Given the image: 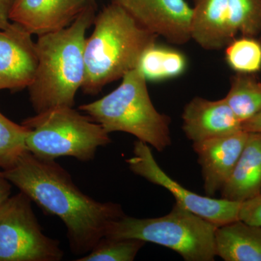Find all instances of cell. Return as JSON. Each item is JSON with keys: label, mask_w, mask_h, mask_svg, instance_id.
Wrapping results in <instances>:
<instances>
[{"label": "cell", "mask_w": 261, "mask_h": 261, "mask_svg": "<svg viewBox=\"0 0 261 261\" xmlns=\"http://www.w3.org/2000/svg\"><path fill=\"white\" fill-rule=\"evenodd\" d=\"M3 172L44 212L63 221L75 255L89 253L104 238L108 224L125 215L121 205L98 202L83 193L56 161L40 159L28 150Z\"/></svg>", "instance_id": "6da1fadb"}, {"label": "cell", "mask_w": 261, "mask_h": 261, "mask_svg": "<svg viewBox=\"0 0 261 261\" xmlns=\"http://www.w3.org/2000/svg\"><path fill=\"white\" fill-rule=\"evenodd\" d=\"M95 10L93 2L69 27L38 36L37 69L28 87L37 113L61 106L73 107L85 76L86 33L94 23Z\"/></svg>", "instance_id": "7a4b0ae2"}, {"label": "cell", "mask_w": 261, "mask_h": 261, "mask_svg": "<svg viewBox=\"0 0 261 261\" xmlns=\"http://www.w3.org/2000/svg\"><path fill=\"white\" fill-rule=\"evenodd\" d=\"M92 35L84 47V92L95 95L135 69L142 53L154 44L157 36L140 25L121 5L105 7L94 21Z\"/></svg>", "instance_id": "3957f363"}, {"label": "cell", "mask_w": 261, "mask_h": 261, "mask_svg": "<svg viewBox=\"0 0 261 261\" xmlns=\"http://www.w3.org/2000/svg\"><path fill=\"white\" fill-rule=\"evenodd\" d=\"M79 109L104 129L126 132L162 152L171 144V119L152 104L147 80L138 68L130 70L112 92Z\"/></svg>", "instance_id": "277c9868"}, {"label": "cell", "mask_w": 261, "mask_h": 261, "mask_svg": "<svg viewBox=\"0 0 261 261\" xmlns=\"http://www.w3.org/2000/svg\"><path fill=\"white\" fill-rule=\"evenodd\" d=\"M217 226L176 202L169 214L154 219L126 216L111 221L105 237L136 239L168 247L187 261H213Z\"/></svg>", "instance_id": "5b68a950"}, {"label": "cell", "mask_w": 261, "mask_h": 261, "mask_svg": "<svg viewBox=\"0 0 261 261\" xmlns=\"http://www.w3.org/2000/svg\"><path fill=\"white\" fill-rule=\"evenodd\" d=\"M28 128L25 146L40 159L75 158L82 162L94 159L99 147L111 143L110 134L89 116L73 107H56L24 120Z\"/></svg>", "instance_id": "8992f818"}, {"label": "cell", "mask_w": 261, "mask_h": 261, "mask_svg": "<svg viewBox=\"0 0 261 261\" xmlns=\"http://www.w3.org/2000/svg\"><path fill=\"white\" fill-rule=\"evenodd\" d=\"M32 200L20 192L0 205V261H60L58 240L42 232Z\"/></svg>", "instance_id": "52a82bcc"}, {"label": "cell", "mask_w": 261, "mask_h": 261, "mask_svg": "<svg viewBox=\"0 0 261 261\" xmlns=\"http://www.w3.org/2000/svg\"><path fill=\"white\" fill-rule=\"evenodd\" d=\"M133 152V157L127 160L130 171L151 183L164 187L179 205L216 226L238 221L242 202L205 197L182 187L163 171L149 145L142 141H136Z\"/></svg>", "instance_id": "ba28073f"}, {"label": "cell", "mask_w": 261, "mask_h": 261, "mask_svg": "<svg viewBox=\"0 0 261 261\" xmlns=\"http://www.w3.org/2000/svg\"><path fill=\"white\" fill-rule=\"evenodd\" d=\"M144 28L173 44L191 40L192 8L186 0H112Z\"/></svg>", "instance_id": "9c48e42d"}, {"label": "cell", "mask_w": 261, "mask_h": 261, "mask_svg": "<svg viewBox=\"0 0 261 261\" xmlns=\"http://www.w3.org/2000/svg\"><path fill=\"white\" fill-rule=\"evenodd\" d=\"M32 35L14 22L4 30L0 29V90H19L32 84L38 65Z\"/></svg>", "instance_id": "30bf717a"}, {"label": "cell", "mask_w": 261, "mask_h": 261, "mask_svg": "<svg viewBox=\"0 0 261 261\" xmlns=\"http://www.w3.org/2000/svg\"><path fill=\"white\" fill-rule=\"evenodd\" d=\"M248 135L249 132L243 130L193 143L202 168L206 195L213 197L221 191L241 155Z\"/></svg>", "instance_id": "8fae6325"}, {"label": "cell", "mask_w": 261, "mask_h": 261, "mask_svg": "<svg viewBox=\"0 0 261 261\" xmlns=\"http://www.w3.org/2000/svg\"><path fill=\"white\" fill-rule=\"evenodd\" d=\"M94 0H15L10 21L38 36L69 27Z\"/></svg>", "instance_id": "7c38bea8"}, {"label": "cell", "mask_w": 261, "mask_h": 261, "mask_svg": "<svg viewBox=\"0 0 261 261\" xmlns=\"http://www.w3.org/2000/svg\"><path fill=\"white\" fill-rule=\"evenodd\" d=\"M184 132L195 142L243 130V123L224 98L209 100L196 97L187 103L182 114Z\"/></svg>", "instance_id": "4fadbf2b"}, {"label": "cell", "mask_w": 261, "mask_h": 261, "mask_svg": "<svg viewBox=\"0 0 261 261\" xmlns=\"http://www.w3.org/2000/svg\"><path fill=\"white\" fill-rule=\"evenodd\" d=\"M191 40L202 49L219 50L234 39L227 0H194Z\"/></svg>", "instance_id": "5bb4252c"}, {"label": "cell", "mask_w": 261, "mask_h": 261, "mask_svg": "<svg viewBox=\"0 0 261 261\" xmlns=\"http://www.w3.org/2000/svg\"><path fill=\"white\" fill-rule=\"evenodd\" d=\"M261 193V133L249 132L231 176L221 190L222 198L244 202Z\"/></svg>", "instance_id": "9a60e30c"}, {"label": "cell", "mask_w": 261, "mask_h": 261, "mask_svg": "<svg viewBox=\"0 0 261 261\" xmlns=\"http://www.w3.org/2000/svg\"><path fill=\"white\" fill-rule=\"evenodd\" d=\"M215 249L226 261H261V226L240 220L217 226Z\"/></svg>", "instance_id": "2e32d148"}, {"label": "cell", "mask_w": 261, "mask_h": 261, "mask_svg": "<svg viewBox=\"0 0 261 261\" xmlns=\"http://www.w3.org/2000/svg\"><path fill=\"white\" fill-rule=\"evenodd\" d=\"M187 65V57L181 51L155 42L142 53L137 68L147 82H161L180 76Z\"/></svg>", "instance_id": "e0dca14e"}, {"label": "cell", "mask_w": 261, "mask_h": 261, "mask_svg": "<svg viewBox=\"0 0 261 261\" xmlns=\"http://www.w3.org/2000/svg\"><path fill=\"white\" fill-rule=\"evenodd\" d=\"M225 100L244 123L261 111V82L251 74L237 73L231 78Z\"/></svg>", "instance_id": "ac0fdd59"}, {"label": "cell", "mask_w": 261, "mask_h": 261, "mask_svg": "<svg viewBox=\"0 0 261 261\" xmlns=\"http://www.w3.org/2000/svg\"><path fill=\"white\" fill-rule=\"evenodd\" d=\"M228 66L243 74H254L261 70V43L255 37L233 39L226 47Z\"/></svg>", "instance_id": "d6986e66"}, {"label": "cell", "mask_w": 261, "mask_h": 261, "mask_svg": "<svg viewBox=\"0 0 261 261\" xmlns=\"http://www.w3.org/2000/svg\"><path fill=\"white\" fill-rule=\"evenodd\" d=\"M27 127L17 124L0 113V168L7 170L13 167L27 150Z\"/></svg>", "instance_id": "ffe728a7"}, {"label": "cell", "mask_w": 261, "mask_h": 261, "mask_svg": "<svg viewBox=\"0 0 261 261\" xmlns=\"http://www.w3.org/2000/svg\"><path fill=\"white\" fill-rule=\"evenodd\" d=\"M145 242L136 239H113L104 237L87 255L77 261H132Z\"/></svg>", "instance_id": "44dd1931"}, {"label": "cell", "mask_w": 261, "mask_h": 261, "mask_svg": "<svg viewBox=\"0 0 261 261\" xmlns=\"http://www.w3.org/2000/svg\"><path fill=\"white\" fill-rule=\"evenodd\" d=\"M230 23L235 34L255 37L261 32V0H227Z\"/></svg>", "instance_id": "7402d4cb"}, {"label": "cell", "mask_w": 261, "mask_h": 261, "mask_svg": "<svg viewBox=\"0 0 261 261\" xmlns=\"http://www.w3.org/2000/svg\"><path fill=\"white\" fill-rule=\"evenodd\" d=\"M239 220L252 226H261V195L242 202Z\"/></svg>", "instance_id": "603a6c76"}, {"label": "cell", "mask_w": 261, "mask_h": 261, "mask_svg": "<svg viewBox=\"0 0 261 261\" xmlns=\"http://www.w3.org/2000/svg\"><path fill=\"white\" fill-rule=\"evenodd\" d=\"M15 0H0V29L4 30L10 27V15Z\"/></svg>", "instance_id": "cb8c5ba5"}, {"label": "cell", "mask_w": 261, "mask_h": 261, "mask_svg": "<svg viewBox=\"0 0 261 261\" xmlns=\"http://www.w3.org/2000/svg\"><path fill=\"white\" fill-rule=\"evenodd\" d=\"M243 128L247 132L261 133V111L250 119L244 122Z\"/></svg>", "instance_id": "d4e9b609"}, {"label": "cell", "mask_w": 261, "mask_h": 261, "mask_svg": "<svg viewBox=\"0 0 261 261\" xmlns=\"http://www.w3.org/2000/svg\"><path fill=\"white\" fill-rule=\"evenodd\" d=\"M11 183L5 177L3 171L0 172V205L8 200L11 194Z\"/></svg>", "instance_id": "484cf974"}, {"label": "cell", "mask_w": 261, "mask_h": 261, "mask_svg": "<svg viewBox=\"0 0 261 261\" xmlns=\"http://www.w3.org/2000/svg\"><path fill=\"white\" fill-rule=\"evenodd\" d=\"M260 195H261V193H260Z\"/></svg>", "instance_id": "4316f807"}]
</instances>
